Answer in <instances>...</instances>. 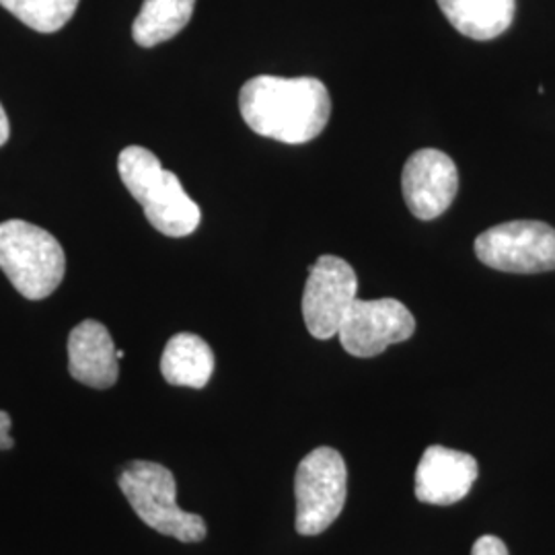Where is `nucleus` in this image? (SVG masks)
I'll return each instance as SVG.
<instances>
[{"label": "nucleus", "mask_w": 555, "mask_h": 555, "mask_svg": "<svg viewBox=\"0 0 555 555\" xmlns=\"http://www.w3.org/2000/svg\"><path fill=\"white\" fill-rule=\"evenodd\" d=\"M238 109L259 137L305 144L325 130L332 116V98L327 87L313 77L282 79L261 75L243 85Z\"/></svg>", "instance_id": "1"}, {"label": "nucleus", "mask_w": 555, "mask_h": 555, "mask_svg": "<svg viewBox=\"0 0 555 555\" xmlns=\"http://www.w3.org/2000/svg\"><path fill=\"white\" fill-rule=\"evenodd\" d=\"M118 173L126 190L140 202L146 220L167 237H188L199 227L202 212L176 173L163 169L159 157L144 146L119 153Z\"/></svg>", "instance_id": "2"}, {"label": "nucleus", "mask_w": 555, "mask_h": 555, "mask_svg": "<svg viewBox=\"0 0 555 555\" xmlns=\"http://www.w3.org/2000/svg\"><path fill=\"white\" fill-rule=\"evenodd\" d=\"M0 270L29 300L48 298L66 274L59 238L38 224L7 220L0 224Z\"/></svg>", "instance_id": "3"}, {"label": "nucleus", "mask_w": 555, "mask_h": 555, "mask_svg": "<svg viewBox=\"0 0 555 555\" xmlns=\"http://www.w3.org/2000/svg\"><path fill=\"white\" fill-rule=\"evenodd\" d=\"M118 486L140 520L160 535L173 537L181 543H198L206 537L204 518L179 508L176 477L160 463L132 461L124 465Z\"/></svg>", "instance_id": "4"}, {"label": "nucleus", "mask_w": 555, "mask_h": 555, "mask_svg": "<svg viewBox=\"0 0 555 555\" xmlns=\"http://www.w3.org/2000/svg\"><path fill=\"white\" fill-rule=\"evenodd\" d=\"M298 535H321L336 522L348 496V469L332 447H319L298 463L295 476Z\"/></svg>", "instance_id": "5"}, {"label": "nucleus", "mask_w": 555, "mask_h": 555, "mask_svg": "<svg viewBox=\"0 0 555 555\" xmlns=\"http://www.w3.org/2000/svg\"><path fill=\"white\" fill-rule=\"evenodd\" d=\"M476 256L498 272H552L555 270V229L539 220L502 222L476 238Z\"/></svg>", "instance_id": "6"}, {"label": "nucleus", "mask_w": 555, "mask_h": 555, "mask_svg": "<svg viewBox=\"0 0 555 555\" xmlns=\"http://www.w3.org/2000/svg\"><path fill=\"white\" fill-rule=\"evenodd\" d=\"M357 293L354 268L337 256H321L309 268L302 293V318L309 334L318 339L336 337Z\"/></svg>", "instance_id": "7"}, {"label": "nucleus", "mask_w": 555, "mask_h": 555, "mask_svg": "<svg viewBox=\"0 0 555 555\" xmlns=\"http://www.w3.org/2000/svg\"><path fill=\"white\" fill-rule=\"evenodd\" d=\"M416 319L396 298L360 300L357 298L339 325L341 348L357 358L383 354L389 346L414 336Z\"/></svg>", "instance_id": "8"}, {"label": "nucleus", "mask_w": 555, "mask_h": 555, "mask_svg": "<svg viewBox=\"0 0 555 555\" xmlns=\"http://www.w3.org/2000/svg\"><path fill=\"white\" fill-rule=\"evenodd\" d=\"M401 190L410 212L416 219H438L451 208L459 192L455 160L437 149L416 151L405 160Z\"/></svg>", "instance_id": "9"}, {"label": "nucleus", "mask_w": 555, "mask_h": 555, "mask_svg": "<svg viewBox=\"0 0 555 555\" xmlns=\"http://www.w3.org/2000/svg\"><path fill=\"white\" fill-rule=\"evenodd\" d=\"M479 465L469 453L449 447H428L416 469V498L433 506L461 502L474 488Z\"/></svg>", "instance_id": "10"}, {"label": "nucleus", "mask_w": 555, "mask_h": 555, "mask_svg": "<svg viewBox=\"0 0 555 555\" xmlns=\"http://www.w3.org/2000/svg\"><path fill=\"white\" fill-rule=\"evenodd\" d=\"M118 350L107 327L87 319L68 336V371L75 380L93 389H109L118 383Z\"/></svg>", "instance_id": "11"}, {"label": "nucleus", "mask_w": 555, "mask_h": 555, "mask_svg": "<svg viewBox=\"0 0 555 555\" xmlns=\"http://www.w3.org/2000/svg\"><path fill=\"white\" fill-rule=\"evenodd\" d=\"M442 15L465 38H500L515 21L516 0H437Z\"/></svg>", "instance_id": "12"}, {"label": "nucleus", "mask_w": 555, "mask_h": 555, "mask_svg": "<svg viewBox=\"0 0 555 555\" xmlns=\"http://www.w3.org/2000/svg\"><path fill=\"white\" fill-rule=\"evenodd\" d=\"M160 373L169 385L202 389L215 373V352L196 334H178L163 350Z\"/></svg>", "instance_id": "13"}, {"label": "nucleus", "mask_w": 555, "mask_h": 555, "mask_svg": "<svg viewBox=\"0 0 555 555\" xmlns=\"http://www.w3.org/2000/svg\"><path fill=\"white\" fill-rule=\"evenodd\" d=\"M196 0H144L132 25V38L142 48H153L176 38L194 15Z\"/></svg>", "instance_id": "14"}, {"label": "nucleus", "mask_w": 555, "mask_h": 555, "mask_svg": "<svg viewBox=\"0 0 555 555\" xmlns=\"http://www.w3.org/2000/svg\"><path fill=\"white\" fill-rule=\"evenodd\" d=\"M80 0H0L21 23L40 31L54 34L75 17Z\"/></svg>", "instance_id": "15"}, {"label": "nucleus", "mask_w": 555, "mask_h": 555, "mask_svg": "<svg viewBox=\"0 0 555 555\" xmlns=\"http://www.w3.org/2000/svg\"><path fill=\"white\" fill-rule=\"evenodd\" d=\"M472 555H508V547L502 539L494 535H483L474 543Z\"/></svg>", "instance_id": "16"}, {"label": "nucleus", "mask_w": 555, "mask_h": 555, "mask_svg": "<svg viewBox=\"0 0 555 555\" xmlns=\"http://www.w3.org/2000/svg\"><path fill=\"white\" fill-rule=\"evenodd\" d=\"M11 426H13V420L0 410V451H9L15 447V440L11 437Z\"/></svg>", "instance_id": "17"}, {"label": "nucleus", "mask_w": 555, "mask_h": 555, "mask_svg": "<svg viewBox=\"0 0 555 555\" xmlns=\"http://www.w3.org/2000/svg\"><path fill=\"white\" fill-rule=\"evenodd\" d=\"M9 134H11V126H9V118H7V112H4V107L0 105V146H4V144H7V140H9Z\"/></svg>", "instance_id": "18"}]
</instances>
